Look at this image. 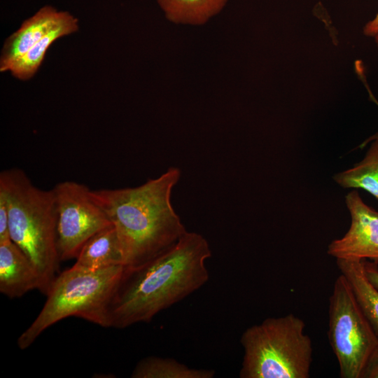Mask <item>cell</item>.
<instances>
[{
	"label": "cell",
	"instance_id": "obj_1",
	"mask_svg": "<svg viewBox=\"0 0 378 378\" xmlns=\"http://www.w3.org/2000/svg\"><path fill=\"white\" fill-rule=\"evenodd\" d=\"M211 256L207 240L188 232L168 251L135 267H125L110 300L108 328H125L150 322L209 280Z\"/></svg>",
	"mask_w": 378,
	"mask_h": 378
},
{
	"label": "cell",
	"instance_id": "obj_2",
	"mask_svg": "<svg viewBox=\"0 0 378 378\" xmlns=\"http://www.w3.org/2000/svg\"><path fill=\"white\" fill-rule=\"evenodd\" d=\"M180 177L178 168L169 167L137 187L92 190L116 230L125 267L158 256L187 232L171 202Z\"/></svg>",
	"mask_w": 378,
	"mask_h": 378
},
{
	"label": "cell",
	"instance_id": "obj_3",
	"mask_svg": "<svg viewBox=\"0 0 378 378\" xmlns=\"http://www.w3.org/2000/svg\"><path fill=\"white\" fill-rule=\"evenodd\" d=\"M0 188L8 200L10 240L36 268L39 290L46 295L60 261L54 191L37 188L22 170L15 168L0 173Z\"/></svg>",
	"mask_w": 378,
	"mask_h": 378
},
{
	"label": "cell",
	"instance_id": "obj_4",
	"mask_svg": "<svg viewBox=\"0 0 378 378\" xmlns=\"http://www.w3.org/2000/svg\"><path fill=\"white\" fill-rule=\"evenodd\" d=\"M124 267L91 271L72 266L60 273L52 283L41 312L19 336L18 347L26 349L47 328L70 316L108 328V307Z\"/></svg>",
	"mask_w": 378,
	"mask_h": 378
},
{
	"label": "cell",
	"instance_id": "obj_5",
	"mask_svg": "<svg viewBox=\"0 0 378 378\" xmlns=\"http://www.w3.org/2000/svg\"><path fill=\"white\" fill-rule=\"evenodd\" d=\"M305 323L293 314L265 318L244 331L241 378H309L313 348Z\"/></svg>",
	"mask_w": 378,
	"mask_h": 378
},
{
	"label": "cell",
	"instance_id": "obj_6",
	"mask_svg": "<svg viewBox=\"0 0 378 378\" xmlns=\"http://www.w3.org/2000/svg\"><path fill=\"white\" fill-rule=\"evenodd\" d=\"M328 337L338 361L340 377L362 378L370 358L378 348V335L341 274L335 281L329 299Z\"/></svg>",
	"mask_w": 378,
	"mask_h": 378
},
{
	"label": "cell",
	"instance_id": "obj_7",
	"mask_svg": "<svg viewBox=\"0 0 378 378\" xmlns=\"http://www.w3.org/2000/svg\"><path fill=\"white\" fill-rule=\"evenodd\" d=\"M57 208V246L60 260L76 258L87 241L112 225L83 184L66 181L52 189Z\"/></svg>",
	"mask_w": 378,
	"mask_h": 378
},
{
	"label": "cell",
	"instance_id": "obj_8",
	"mask_svg": "<svg viewBox=\"0 0 378 378\" xmlns=\"http://www.w3.org/2000/svg\"><path fill=\"white\" fill-rule=\"evenodd\" d=\"M345 202L350 227L328 245L327 253L336 260L370 259L378 264V211L365 204L356 190L346 195Z\"/></svg>",
	"mask_w": 378,
	"mask_h": 378
},
{
	"label": "cell",
	"instance_id": "obj_9",
	"mask_svg": "<svg viewBox=\"0 0 378 378\" xmlns=\"http://www.w3.org/2000/svg\"><path fill=\"white\" fill-rule=\"evenodd\" d=\"M40 288L38 274L25 254L11 240L0 244V292L20 298Z\"/></svg>",
	"mask_w": 378,
	"mask_h": 378
},
{
	"label": "cell",
	"instance_id": "obj_10",
	"mask_svg": "<svg viewBox=\"0 0 378 378\" xmlns=\"http://www.w3.org/2000/svg\"><path fill=\"white\" fill-rule=\"evenodd\" d=\"M60 12L52 6H45L24 20L5 41L0 57V71H8L18 59L40 41L53 27Z\"/></svg>",
	"mask_w": 378,
	"mask_h": 378
},
{
	"label": "cell",
	"instance_id": "obj_11",
	"mask_svg": "<svg viewBox=\"0 0 378 378\" xmlns=\"http://www.w3.org/2000/svg\"><path fill=\"white\" fill-rule=\"evenodd\" d=\"M124 265V258L116 230L113 225L100 230L84 244L74 267L98 270Z\"/></svg>",
	"mask_w": 378,
	"mask_h": 378
},
{
	"label": "cell",
	"instance_id": "obj_12",
	"mask_svg": "<svg viewBox=\"0 0 378 378\" xmlns=\"http://www.w3.org/2000/svg\"><path fill=\"white\" fill-rule=\"evenodd\" d=\"M78 21L66 11H61L51 29L27 53L18 59L8 71L22 80L32 78L42 64L50 46L58 38L77 31Z\"/></svg>",
	"mask_w": 378,
	"mask_h": 378
},
{
	"label": "cell",
	"instance_id": "obj_13",
	"mask_svg": "<svg viewBox=\"0 0 378 378\" xmlns=\"http://www.w3.org/2000/svg\"><path fill=\"white\" fill-rule=\"evenodd\" d=\"M336 260L340 274L349 282L360 309L378 335V289L367 277L363 260Z\"/></svg>",
	"mask_w": 378,
	"mask_h": 378
},
{
	"label": "cell",
	"instance_id": "obj_14",
	"mask_svg": "<svg viewBox=\"0 0 378 378\" xmlns=\"http://www.w3.org/2000/svg\"><path fill=\"white\" fill-rule=\"evenodd\" d=\"M166 18L174 24L202 25L218 14L228 0H157Z\"/></svg>",
	"mask_w": 378,
	"mask_h": 378
},
{
	"label": "cell",
	"instance_id": "obj_15",
	"mask_svg": "<svg viewBox=\"0 0 378 378\" xmlns=\"http://www.w3.org/2000/svg\"><path fill=\"white\" fill-rule=\"evenodd\" d=\"M215 371L192 368L179 361L159 356H148L135 365L132 378H213Z\"/></svg>",
	"mask_w": 378,
	"mask_h": 378
},
{
	"label": "cell",
	"instance_id": "obj_16",
	"mask_svg": "<svg viewBox=\"0 0 378 378\" xmlns=\"http://www.w3.org/2000/svg\"><path fill=\"white\" fill-rule=\"evenodd\" d=\"M334 180L342 188L363 189L378 199V139L372 141L360 162L337 174Z\"/></svg>",
	"mask_w": 378,
	"mask_h": 378
},
{
	"label": "cell",
	"instance_id": "obj_17",
	"mask_svg": "<svg viewBox=\"0 0 378 378\" xmlns=\"http://www.w3.org/2000/svg\"><path fill=\"white\" fill-rule=\"evenodd\" d=\"M10 240L8 200L4 190L0 188V244Z\"/></svg>",
	"mask_w": 378,
	"mask_h": 378
},
{
	"label": "cell",
	"instance_id": "obj_18",
	"mask_svg": "<svg viewBox=\"0 0 378 378\" xmlns=\"http://www.w3.org/2000/svg\"><path fill=\"white\" fill-rule=\"evenodd\" d=\"M362 378H378V348L370 358Z\"/></svg>",
	"mask_w": 378,
	"mask_h": 378
},
{
	"label": "cell",
	"instance_id": "obj_19",
	"mask_svg": "<svg viewBox=\"0 0 378 378\" xmlns=\"http://www.w3.org/2000/svg\"><path fill=\"white\" fill-rule=\"evenodd\" d=\"M363 263L367 277L378 289V264L367 260H363Z\"/></svg>",
	"mask_w": 378,
	"mask_h": 378
},
{
	"label": "cell",
	"instance_id": "obj_20",
	"mask_svg": "<svg viewBox=\"0 0 378 378\" xmlns=\"http://www.w3.org/2000/svg\"><path fill=\"white\" fill-rule=\"evenodd\" d=\"M363 34L367 36L374 37L378 34V13L363 27Z\"/></svg>",
	"mask_w": 378,
	"mask_h": 378
},
{
	"label": "cell",
	"instance_id": "obj_21",
	"mask_svg": "<svg viewBox=\"0 0 378 378\" xmlns=\"http://www.w3.org/2000/svg\"><path fill=\"white\" fill-rule=\"evenodd\" d=\"M361 80L363 82V83L365 84L368 91V93H369V95H370V99H372L377 106H378V102L377 100L376 99V98L374 97V96L372 94L371 90H370V88H368V85L366 83V79H365V75H363V76H361V77H360ZM378 139V132L375 133L374 134H373L372 136H370L369 138H368L365 141H364L359 146L360 148H363L364 147H365L370 142L372 141L374 139Z\"/></svg>",
	"mask_w": 378,
	"mask_h": 378
},
{
	"label": "cell",
	"instance_id": "obj_22",
	"mask_svg": "<svg viewBox=\"0 0 378 378\" xmlns=\"http://www.w3.org/2000/svg\"><path fill=\"white\" fill-rule=\"evenodd\" d=\"M374 40H375L377 46L378 47V34L374 36Z\"/></svg>",
	"mask_w": 378,
	"mask_h": 378
}]
</instances>
